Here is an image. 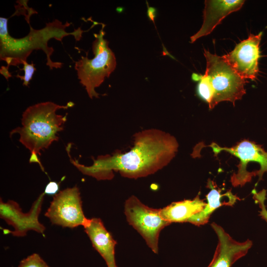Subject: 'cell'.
Returning <instances> with one entry per match:
<instances>
[{"label": "cell", "mask_w": 267, "mask_h": 267, "mask_svg": "<svg viewBox=\"0 0 267 267\" xmlns=\"http://www.w3.org/2000/svg\"><path fill=\"white\" fill-rule=\"evenodd\" d=\"M206 205V202L204 200L200 199L198 194L192 200H184L172 203L160 209V214L170 223L187 222L192 216L201 212Z\"/></svg>", "instance_id": "9a60e30c"}, {"label": "cell", "mask_w": 267, "mask_h": 267, "mask_svg": "<svg viewBox=\"0 0 267 267\" xmlns=\"http://www.w3.org/2000/svg\"><path fill=\"white\" fill-rule=\"evenodd\" d=\"M70 103L59 105L49 101L41 102L29 107L23 113L22 126L10 134H19V141L31 151L30 162L39 163L38 155H41V151L58 140V133L63 130L66 116L56 112L72 106Z\"/></svg>", "instance_id": "7a4b0ae2"}, {"label": "cell", "mask_w": 267, "mask_h": 267, "mask_svg": "<svg viewBox=\"0 0 267 267\" xmlns=\"http://www.w3.org/2000/svg\"><path fill=\"white\" fill-rule=\"evenodd\" d=\"M134 145L128 152H116L93 159V163L85 166L76 160L71 162L83 174L98 180H110L114 172L124 177L136 179L152 175L167 166L178 150L176 138L156 129H146L134 135Z\"/></svg>", "instance_id": "6da1fadb"}, {"label": "cell", "mask_w": 267, "mask_h": 267, "mask_svg": "<svg viewBox=\"0 0 267 267\" xmlns=\"http://www.w3.org/2000/svg\"><path fill=\"white\" fill-rule=\"evenodd\" d=\"M124 211L129 223L142 236L152 251L157 254L160 233L171 224L162 217L160 209L150 208L133 195L126 201Z\"/></svg>", "instance_id": "52a82bcc"}, {"label": "cell", "mask_w": 267, "mask_h": 267, "mask_svg": "<svg viewBox=\"0 0 267 267\" xmlns=\"http://www.w3.org/2000/svg\"><path fill=\"white\" fill-rule=\"evenodd\" d=\"M44 193L41 194L33 203L30 210L27 213L22 212L19 205L15 201L9 200L4 202L0 198V217L14 230H4L17 237L25 236L29 230L44 233L45 227L39 221V216L44 200Z\"/></svg>", "instance_id": "9c48e42d"}, {"label": "cell", "mask_w": 267, "mask_h": 267, "mask_svg": "<svg viewBox=\"0 0 267 267\" xmlns=\"http://www.w3.org/2000/svg\"><path fill=\"white\" fill-rule=\"evenodd\" d=\"M210 146L215 154L226 151L240 160L238 171L230 178L234 187L243 186L256 176H259L260 181L267 172V151L254 141L244 139L231 147H221L215 143Z\"/></svg>", "instance_id": "8992f818"}, {"label": "cell", "mask_w": 267, "mask_h": 267, "mask_svg": "<svg viewBox=\"0 0 267 267\" xmlns=\"http://www.w3.org/2000/svg\"><path fill=\"white\" fill-rule=\"evenodd\" d=\"M204 54L206 60L204 75L213 90L209 108H214L223 101H230L234 105L235 101L241 99L246 93V81L235 72L222 56L213 54L206 49Z\"/></svg>", "instance_id": "5b68a950"}, {"label": "cell", "mask_w": 267, "mask_h": 267, "mask_svg": "<svg viewBox=\"0 0 267 267\" xmlns=\"http://www.w3.org/2000/svg\"><path fill=\"white\" fill-rule=\"evenodd\" d=\"M147 16L149 19L154 23V19L156 16V9L153 7L148 6L147 4Z\"/></svg>", "instance_id": "ffe728a7"}, {"label": "cell", "mask_w": 267, "mask_h": 267, "mask_svg": "<svg viewBox=\"0 0 267 267\" xmlns=\"http://www.w3.org/2000/svg\"><path fill=\"white\" fill-rule=\"evenodd\" d=\"M58 189L59 185L57 182L50 181L46 185L44 193L48 195H55Z\"/></svg>", "instance_id": "d6986e66"}, {"label": "cell", "mask_w": 267, "mask_h": 267, "mask_svg": "<svg viewBox=\"0 0 267 267\" xmlns=\"http://www.w3.org/2000/svg\"><path fill=\"white\" fill-rule=\"evenodd\" d=\"M44 215L53 224L64 227H84L89 221L84 215L80 192L76 186L56 194Z\"/></svg>", "instance_id": "ba28073f"}, {"label": "cell", "mask_w": 267, "mask_h": 267, "mask_svg": "<svg viewBox=\"0 0 267 267\" xmlns=\"http://www.w3.org/2000/svg\"><path fill=\"white\" fill-rule=\"evenodd\" d=\"M24 65L23 68L22 69L24 71V75L21 76L17 75V77L21 79L23 81V85L24 86H27L29 83L30 81L32 78L36 68L34 67V64L32 63L31 64H28L26 61H25L22 63Z\"/></svg>", "instance_id": "ac0fdd59"}, {"label": "cell", "mask_w": 267, "mask_h": 267, "mask_svg": "<svg viewBox=\"0 0 267 267\" xmlns=\"http://www.w3.org/2000/svg\"><path fill=\"white\" fill-rule=\"evenodd\" d=\"M18 267H49L38 254L34 253L21 261Z\"/></svg>", "instance_id": "e0dca14e"}, {"label": "cell", "mask_w": 267, "mask_h": 267, "mask_svg": "<svg viewBox=\"0 0 267 267\" xmlns=\"http://www.w3.org/2000/svg\"><path fill=\"white\" fill-rule=\"evenodd\" d=\"M84 227L92 246L103 258L107 267H117L115 258L117 242L105 227L101 220L96 218L89 219Z\"/></svg>", "instance_id": "4fadbf2b"}, {"label": "cell", "mask_w": 267, "mask_h": 267, "mask_svg": "<svg viewBox=\"0 0 267 267\" xmlns=\"http://www.w3.org/2000/svg\"><path fill=\"white\" fill-rule=\"evenodd\" d=\"M207 187L211 190L206 195L207 202L205 208L201 212L193 215L187 221L196 226L206 224L212 214L219 207L223 206H232L237 200H225V198H231L235 195L232 194L231 190L222 194V189L218 188L216 184L210 179L208 181Z\"/></svg>", "instance_id": "5bb4252c"}, {"label": "cell", "mask_w": 267, "mask_h": 267, "mask_svg": "<svg viewBox=\"0 0 267 267\" xmlns=\"http://www.w3.org/2000/svg\"><path fill=\"white\" fill-rule=\"evenodd\" d=\"M0 59L5 61L8 67L11 65L16 66L26 61L27 58L34 49L43 50L46 53L47 63L50 69L53 67L60 68L62 64L60 62H53L50 58L53 49L48 47L47 42L51 38L61 41L62 38L69 35H73L78 40L77 37H81L84 31L80 29L75 30L70 33L65 31V28L70 25V23L62 25L57 20L46 24L44 28L40 30L33 29L30 26V33L25 37L21 39H15L11 37L7 31V19L0 18Z\"/></svg>", "instance_id": "3957f363"}, {"label": "cell", "mask_w": 267, "mask_h": 267, "mask_svg": "<svg viewBox=\"0 0 267 267\" xmlns=\"http://www.w3.org/2000/svg\"><path fill=\"white\" fill-rule=\"evenodd\" d=\"M211 226L218 237L213 258L207 267H231L245 256L253 245L251 240L239 242L234 240L223 228L212 222Z\"/></svg>", "instance_id": "8fae6325"}, {"label": "cell", "mask_w": 267, "mask_h": 267, "mask_svg": "<svg viewBox=\"0 0 267 267\" xmlns=\"http://www.w3.org/2000/svg\"><path fill=\"white\" fill-rule=\"evenodd\" d=\"M262 32L250 34L238 44L234 49L222 57L241 78L255 80L259 72L258 59L260 57L259 45Z\"/></svg>", "instance_id": "30bf717a"}, {"label": "cell", "mask_w": 267, "mask_h": 267, "mask_svg": "<svg viewBox=\"0 0 267 267\" xmlns=\"http://www.w3.org/2000/svg\"><path fill=\"white\" fill-rule=\"evenodd\" d=\"M105 25L98 34H94L95 40L92 43V51L94 57L89 59L86 56L75 62V68L81 84L85 87L90 98L98 97L95 89L98 87L106 78H109L116 66L114 53L108 46L109 42L104 39L105 34L103 29Z\"/></svg>", "instance_id": "277c9868"}, {"label": "cell", "mask_w": 267, "mask_h": 267, "mask_svg": "<svg viewBox=\"0 0 267 267\" xmlns=\"http://www.w3.org/2000/svg\"><path fill=\"white\" fill-rule=\"evenodd\" d=\"M244 0H206L203 11V23L200 29L190 37L194 43L200 37L210 34L221 21L232 12L240 9Z\"/></svg>", "instance_id": "7c38bea8"}, {"label": "cell", "mask_w": 267, "mask_h": 267, "mask_svg": "<svg viewBox=\"0 0 267 267\" xmlns=\"http://www.w3.org/2000/svg\"><path fill=\"white\" fill-rule=\"evenodd\" d=\"M199 95L209 104L213 97V90L208 81L207 78L202 76L197 87Z\"/></svg>", "instance_id": "2e32d148"}]
</instances>
